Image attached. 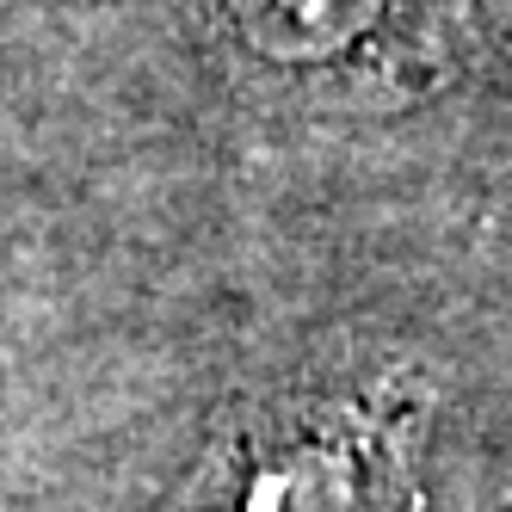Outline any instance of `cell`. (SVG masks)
<instances>
[{"instance_id": "cell-1", "label": "cell", "mask_w": 512, "mask_h": 512, "mask_svg": "<svg viewBox=\"0 0 512 512\" xmlns=\"http://www.w3.org/2000/svg\"><path fill=\"white\" fill-rule=\"evenodd\" d=\"M377 432L358 414H290L235 432L186 512H371Z\"/></svg>"}]
</instances>
